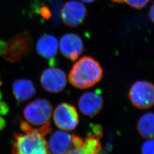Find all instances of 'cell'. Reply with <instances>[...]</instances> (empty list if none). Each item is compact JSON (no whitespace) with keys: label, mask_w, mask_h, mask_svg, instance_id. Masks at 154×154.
I'll return each instance as SVG.
<instances>
[{"label":"cell","mask_w":154,"mask_h":154,"mask_svg":"<svg viewBox=\"0 0 154 154\" xmlns=\"http://www.w3.org/2000/svg\"><path fill=\"white\" fill-rule=\"evenodd\" d=\"M50 123L38 128H31L22 134L14 135L12 154H49L45 138L51 130Z\"/></svg>","instance_id":"obj_1"},{"label":"cell","mask_w":154,"mask_h":154,"mask_svg":"<svg viewBox=\"0 0 154 154\" xmlns=\"http://www.w3.org/2000/svg\"><path fill=\"white\" fill-rule=\"evenodd\" d=\"M102 76L103 70L99 62L91 57L85 56L72 66L69 80L75 88L84 89L99 82Z\"/></svg>","instance_id":"obj_2"},{"label":"cell","mask_w":154,"mask_h":154,"mask_svg":"<svg viewBox=\"0 0 154 154\" xmlns=\"http://www.w3.org/2000/svg\"><path fill=\"white\" fill-rule=\"evenodd\" d=\"M53 107L46 99H38L28 104L23 110V116L28 123L35 126L41 127L49 123Z\"/></svg>","instance_id":"obj_3"},{"label":"cell","mask_w":154,"mask_h":154,"mask_svg":"<svg viewBox=\"0 0 154 154\" xmlns=\"http://www.w3.org/2000/svg\"><path fill=\"white\" fill-rule=\"evenodd\" d=\"M7 44L5 53L2 56L6 61L16 62L30 53L33 40L29 32H25L14 36Z\"/></svg>","instance_id":"obj_4"},{"label":"cell","mask_w":154,"mask_h":154,"mask_svg":"<svg viewBox=\"0 0 154 154\" xmlns=\"http://www.w3.org/2000/svg\"><path fill=\"white\" fill-rule=\"evenodd\" d=\"M128 98L139 109H148L154 105V85L145 81L134 83L130 88Z\"/></svg>","instance_id":"obj_5"},{"label":"cell","mask_w":154,"mask_h":154,"mask_svg":"<svg viewBox=\"0 0 154 154\" xmlns=\"http://www.w3.org/2000/svg\"><path fill=\"white\" fill-rule=\"evenodd\" d=\"M55 125L64 131L75 128L79 123V116L76 109L72 105L62 103L57 106L53 113Z\"/></svg>","instance_id":"obj_6"},{"label":"cell","mask_w":154,"mask_h":154,"mask_svg":"<svg viewBox=\"0 0 154 154\" xmlns=\"http://www.w3.org/2000/svg\"><path fill=\"white\" fill-rule=\"evenodd\" d=\"M86 16L85 6L78 1L67 2L61 11L62 21L67 26L72 28L82 24Z\"/></svg>","instance_id":"obj_7"},{"label":"cell","mask_w":154,"mask_h":154,"mask_svg":"<svg viewBox=\"0 0 154 154\" xmlns=\"http://www.w3.org/2000/svg\"><path fill=\"white\" fill-rule=\"evenodd\" d=\"M40 81L43 88L52 93L61 92L66 87L67 83L65 73L60 69L53 67L45 70Z\"/></svg>","instance_id":"obj_8"},{"label":"cell","mask_w":154,"mask_h":154,"mask_svg":"<svg viewBox=\"0 0 154 154\" xmlns=\"http://www.w3.org/2000/svg\"><path fill=\"white\" fill-rule=\"evenodd\" d=\"M74 136L64 130L54 132L48 143L50 154H65L75 147Z\"/></svg>","instance_id":"obj_9"},{"label":"cell","mask_w":154,"mask_h":154,"mask_svg":"<svg viewBox=\"0 0 154 154\" xmlns=\"http://www.w3.org/2000/svg\"><path fill=\"white\" fill-rule=\"evenodd\" d=\"M60 46L62 54L72 61H75L84 50L82 39L74 33H68L63 35Z\"/></svg>","instance_id":"obj_10"},{"label":"cell","mask_w":154,"mask_h":154,"mask_svg":"<svg viewBox=\"0 0 154 154\" xmlns=\"http://www.w3.org/2000/svg\"><path fill=\"white\" fill-rule=\"evenodd\" d=\"M103 99L100 93L90 91L82 94L79 99L78 106L85 116H94L102 110Z\"/></svg>","instance_id":"obj_11"},{"label":"cell","mask_w":154,"mask_h":154,"mask_svg":"<svg viewBox=\"0 0 154 154\" xmlns=\"http://www.w3.org/2000/svg\"><path fill=\"white\" fill-rule=\"evenodd\" d=\"M93 134L89 135L82 143L76 145L65 154H97L101 149L100 139L102 134L100 126L94 128Z\"/></svg>","instance_id":"obj_12"},{"label":"cell","mask_w":154,"mask_h":154,"mask_svg":"<svg viewBox=\"0 0 154 154\" xmlns=\"http://www.w3.org/2000/svg\"><path fill=\"white\" fill-rule=\"evenodd\" d=\"M36 49L41 56L53 61L58 49L57 39L52 35L44 34L38 40Z\"/></svg>","instance_id":"obj_13"},{"label":"cell","mask_w":154,"mask_h":154,"mask_svg":"<svg viewBox=\"0 0 154 154\" xmlns=\"http://www.w3.org/2000/svg\"><path fill=\"white\" fill-rule=\"evenodd\" d=\"M13 94L17 100L23 102L33 97L35 93V88L33 82L26 79L16 80L12 86Z\"/></svg>","instance_id":"obj_14"},{"label":"cell","mask_w":154,"mask_h":154,"mask_svg":"<svg viewBox=\"0 0 154 154\" xmlns=\"http://www.w3.org/2000/svg\"><path fill=\"white\" fill-rule=\"evenodd\" d=\"M139 135L144 138H154V113L148 112L140 117L137 124Z\"/></svg>","instance_id":"obj_15"},{"label":"cell","mask_w":154,"mask_h":154,"mask_svg":"<svg viewBox=\"0 0 154 154\" xmlns=\"http://www.w3.org/2000/svg\"><path fill=\"white\" fill-rule=\"evenodd\" d=\"M141 152L142 154H154V138H150L143 143Z\"/></svg>","instance_id":"obj_16"},{"label":"cell","mask_w":154,"mask_h":154,"mask_svg":"<svg viewBox=\"0 0 154 154\" xmlns=\"http://www.w3.org/2000/svg\"><path fill=\"white\" fill-rule=\"evenodd\" d=\"M149 1L150 0H123L124 2L137 9H140L145 7Z\"/></svg>","instance_id":"obj_17"},{"label":"cell","mask_w":154,"mask_h":154,"mask_svg":"<svg viewBox=\"0 0 154 154\" xmlns=\"http://www.w3.org/2000/svg\"><path fill=\"white\" fill-rule=\"evenodd\" d=\"M38 12L39 15L43 19L48 20L52 16V11L47 6L42 5L39 6L38 9Z\"/></svg>","instance_id":"obj_18"},{"label":"cell","mask_w":154,"mask_h":154,"mask_svg":"<svg viewBox=\"0 0 154 154\" xmlns=\"http://www.w3.org/2000/svg\"><path fill=\"white\" fill-rule=\"evenodd\" d=\"M9 111V107L3 101H0V115L6 116Z\"/></svg>","instance_id":"obj_19"},{"label":"cell","mask_w":154,"mask_h":154,"mask_svg":"<svg viewBox=\"0 0 154 154\" xmlns=\"http://www.w3.org/2000/svg\"><path fill=\"white\" fill-rule=\"evenodd\" d=\"M8 44L5 41L0 39V55H3L5 53L7 49Z\"/></svg>","instance_id":"obj_20"},{"label":"cell","mask_w":154,"mask_h":154,"mask_svg":"<svg viewBox=\"0 0 154 154\" xmlns=\"http://www.w3.org/2000/svg\"><path fill=\"white\" fill-rule=\"evenodd\" d=\"M149 17L151 21L154 22V4L151 6L149 11Z\"/></svg>","instance_id":"obj_21"},{"label":"cell","mask_w":154,"mask_h":154,"mask_svg":"<svg viewBox=\"0 0 154 154\" xmlns=\"http://www.w3.org/2000/svg\"><path fill=\"white\" fill-rule=\"evenodd\" d=\"M6 127V122L5 119L0 116V131L3 130Z\"/></svg>","instance_id":"obj_22"},{"label":"cell","mask_w":154,"mask_h":154,"mask_svg":"<svg viewBox=\"0 0 154 154\" xmlns=\"http://www.w3.org/2000/svg\"><path fill=\"white\" fill-rule=\"evenodd\" d=\"M112 2H116V3H124L123 0H111Z\"/></svg>","instance_id":"obj_23"},{"label":"cell","mask_w":154,"mask_h":154,"mask_svg":"<svg viewBox=\"0 0 154 154\" xmlns=\"http://www.w3.org/2000/svg\"><path fill=\"white\" fill-rule=\"evenodd\" d=\"M83 2H88V3H90V2H93L94 1H95L97 0H82Z\"/></svg>","instance_id":"obj_24"},{"label":"cell","mask_w":154,"mask_h":154,"mask_svg":"<svg viewBox=\"0 0 154 154\" xmlns=\"http://www.w3.org/2000/svg\"><path fill=\"white\" fill-rule=\"evenodd\" d=\"M2 92L0 90V100H1V99H2Z\"/></svg>","instance_id":"obj_25"},{"label":"cell","mask_w":154,"mask_h":154,"mask_svg":"<svg viewBox=\"0 0 154 154\" xmlns=\"http://www.w3.org/2000/svg\"><path fill=\"white\" fill-rule=\"evenodd\" d=\"M2 81H1V77H0V86L2 85Z\"/></svg>","instance_id":"obj_26"}]
</instances>
